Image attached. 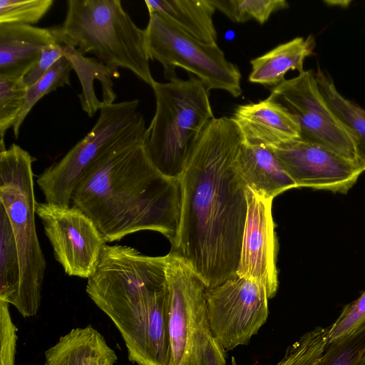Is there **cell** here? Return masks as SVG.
Returning <instances> with one entry per match:
<instances>
[{"label":"cell","mask_w":365,"mask_h":365,"mask_svg":"<svg viewBox=\"0 0 365 365\" xmlns=\"http://www.w3.org/2000/svg\"><path fill=\"white\" fill-rule=\"evenodd\" d=\"M365 347V329L349 338L329 343L317 365H356Z\"/></svg>","instance_id":"cell-30"},{"label":"cell","mask_w":365,"mask_h":365,"mask_svg":"<svg viewBox=\"0 0 365 365\" xmlns=\"http://www.w3.org/2000/svg\"><path fill=\"white\" fill-rule=\"evenodd\" d=\"M138 100L104 105L97 122L61 159L38 176L37 184L46 202L71 205L74 189L86 168L101 156L146 136Z\"/></svg>","instance_id":"cell-7"},{"label":"cell","mask_w":365,"mask_h":365,"mask_svg":"<svg viewBox=\"0 0 365 365\" xmlns=\"http://www.w3.org/2000/svg\"><path fill=\"white\" fill-rule=\"evenodd\" d=\"M166 256L169 365H198L200 346L207 325V288L180 256L173 252Z\"/></svg>","instance_id":"cell-9"},{"label":"cell","mask_w":365,"mask_h":365,"mask_svg":"<svg viewBox=\"0 0 365 365\" xmlns=\"http://www.w3.org/2000/svg\"><path fill=\"white\" fill-rule=\"evenodd\" d=\"M150 16L145 29V43L150 60L163 66L166 79L177 78L180 67L199 78L210 91L220 89L239 97L241 73L228 61L217 43L200 41L166 16L155 13Z\"/></svg>","instance_id":"cell-8"},{"label":"cell","mask_w":365,"mask_h":365,"mask_svg":"<svg viewBox=\"0 0 365 365\" xmlns=\"http://www.w3.org/2000/svg\"><path fill=\"white\" fill-rule=\"evenodd\" d=\"M242 143L232 118H213L179 178L180 222L170 252L207 289L237 275L247 211V186L237 170Z\"/></svg>","instance_id":"cell-1"},{"label":"cell","mask_w":365,"mask_h":365,"mask_svg":"<svg viewBox=\"0 0 365 365\" xmlns=\"http://www.w3.org/2000/svg\"><path fill=\"white\" fill-rule=\"evenodd\" d=\"M356 365H365V347L363 349Z\"/></svg>","instance_id":"cell-34"},{"label":"cell","mask_w":365,"mask_h":365,"mask_svg":"<svg viewBox=\"0 0 365 365\" xmlns=\"http://www.w3.org/2000/svg\"><path fill=\"white\" fill-rule=\"evenodd\" d=\"M63 53L81 83L82 93L78 97L83 110L89 117L104 105L114 103L116 94L112 78H119L118 68L94 58L85 57L71 46L63 45Z\"/></svg>","instance_id":"cell-19"},{"label":"cell","mask_w":365,"mask_h":365,"mask_svg":"<svg viewBox=\"0 0 365 365\" xmlns=\"http://www.w3.org/2000/svg\"><path fill=\"white\" fill-rule=\"evenodd\" d=\"M365 329V291L346 304L336 321L329 327V343L349 338Z\"/></svg>","instance_id":"cell-29"},{"label":"cell","mask_w":365,"mask_h":365,"mask_svg":"<svg viewBox=\"0 0 365 365\" xmlns=\"http://www.w3.org/2000/svg\"><path fill=\"white\" fill-rule=\"evenodd\" d=\"M237 170L247 187L272 200L297 187L272 150L244 143L237 158Z\"/></svg>","instance_id":"cell-17"},{"label":"cell","mask_w":365,"mask_h":365,"mask_svg":"<svg viewBox=\"0 0 365 365\" xmlns=\"http://www.w3.org/2000/svg\"><path fill=\"white\" fill-rule=\"evenodd\" d=\"M34 160L28 151L14 143L0 152V205L11 225L21 269L14 307L25 318L36 315L39 309L46 267L36 228Z\"/></svg>","instance_id":"cell-6"},{"label":"cell","mask_w":365,"mask_h":365,"mask_svg":"<svg viewBox=\"0 0 365 365\" xmlns=\"http://www.w3.org/2000/svg\"><path fill=\"white\" fill-rule=\"evenodd\" d=\"M314 41L312 36L307 38L297 37L282 43L266 53L250 61L252 71L248 80L273 88L286 79L289 70H304L305 58L313 53Z\"/></svg>","instance_id":"cell-20"},{"label":"cell","mask_w":365,"mask_h":365,"mask_svg":"<svg viewBox=\"0 0 365 365\" xmlns=\"http://www.w3.org/2000/svg\"><path fill=\"white\" fill-rule=\"evenodd\" d=\"M27 88L23 78H7L0 76V152L5 150L4 135L14 127L25 102Z\"/></svg>","instance_id":"cell-27"},{"label":"cell","mask_w":365,"mask_h":365,"mask_svg":"<svg viewBox=\"0 0 365 365\" xmlns=\"http://www.w3.org/2000/svg\"><path fill=\"white\" fill-rule=\"evenodd\" d=\"M247 211L237 275L262 286L269 299L278 289V242L272 217V200L247 187Z\"/></svg>","instance_id":"cell-14"},{"label":"cell","mask_w":365,"mask_h":365,"mask_svg":"<svg viewBox=\"0 0 365 365\" xmlns=\"http://www.w3.org/2000/svg\"><path fill=\"white\" fill-rule=\"evenodd\" d=\"M210 331L225 351L248 344L268 317V297L257 282L236 275L206 289Z\"/></svg>","instance_id":"cell-11"},{"label":"cell","mask_w":365,"mask_h":365,"mask_svg":"<svg viewBox=\"0 0 365 365\" xmlns=\"http://www.w3.org/2000/svg\"><path fill=\"white\" fill-rule=\"evenodd\" d=\"M149 15L159 14L205 43H217L212 16L216 8L211 0H146Z\"/></svg>","instance_id":"cell-21"},{"label":"cell","mask_w":365,"mask_h":365,"mask_svg":"<svg viewBox=\"0 0 365 365\" xmlns=\"http://www.w3.org/2000/svg\"><path fill=\"white\" fill-rule=\"evenodd\" d=\"M155 111L146 130L152 161L165 176L179 179L202 133L215 117L210 90L196 76L175 78L152 87Z\"/></svg>","instance_id":"cell-5"},{"label":"cell","mask_w":365,"mask_h":365,"mask_svg":"<svg viewBox=\"0 0 365 365\" xmlns=\"http://www.w3.org/2000/svg\"><path fill=\"white\" fill-rule=\"evenodd\" d=\"M146 136L110 151L83 171L71 206L94 222L112 242L143 230L160 232L175 243L180 215L179 179L163 175L149 155Z\"/></svg>","instance_id":"cell-2"},{"label":"cell","mask_w":365,"mask_h":365,"mask_svg":"<svg viewBox=\"0 0 365 365\" xmlns=\"http://www.w3.org/2000/svg\"><path fill=\"white\" fill-rule=\"evenodd\" d=\"M329 327H317L289 346L276 365H317L329 344Z\"/></svg>","instance_id":"cell-26"},{"label":"cell","mask_w":365,"mask_h":365,"mask_svg":"<svg viewBox=\"0 0 365 365\" xmlns=\"http://www.w3.org/2000/svg\"><path fill=\"white\" fill-rule=\"evenodd\" d=\"M269 96L294 117L299 125L301 140L361 163L351 134L324 99L312 70L284 81L272 88Z\"/></svg>","instance_id":"cell-10"},{"label":"cell","mask_w":365,"mask_h":365,"mask_svg":"<svg viewBox=\"0 0 365 365\" xmlns=\"http://www.w3.org/2000/svg\"><path fill=\"white\" fill-rule=\"evenodd\" d=\"M272 150L297 187L346 193L365 170L361 163L300 138Z\"/></svg>","instance_id":"cell-13"},{"label":"cell","mask_w":365,"mask_h":365,"mask_svg":"<svg viewBox=\"0 0 365 365\" xmlns=\"http://www.w3.org/2000/svg\"><path fill=\"white\" fill-rule=\"evenodd\" d=\"M56 43L58 42L51 28L17 24H0V76L24 78L43 50Z\"/></svg>","instance_id":"cell-16"},{"label":"cell","mask_w":365,"mask_h":365,"mask_svg":"<svg viewBox=\"0 0 365 365\" xmlns=\"http://www.w3.org/2000/svg\"><path fill=\"white\" fill-rule=\"evenodd\" d=\"M225 351L212 335L207 323L200 346L198 365H226Z\"/></svg>","instance_id":"cell-33"},{"label":"cell","mask_w":365,"mask_h":365,"mask_svg":"<svg viewBox=\"0 0 365 365\" xmlns=\"http://www.w3.org/2000/svg\"><path fill=\"white\" fill-rule=\"evenodd\" d=\"M9 305L0 300V365H15L18 329L12 321Z\"/></svg>","instance_id":"cell-31"},{"label":"cell","mask_w":365,"mask_h":365,"mask_svg":"<svg viewBox=\"0 0 365 365\" xmlns=\"http://www.w3.org/2000/svg\"><path fill=\"white\" fill-rule=\"evenodd\" d=\"M215 7L235 23L255 19L264 24L271 15L287 9L285 0H211Z\"/></svg>","instance_id":"cell-25"},{"label":"cell","mask_w":365,"mask_h":365,"mask_svg":"<svg viewBox=\"0 0 365 365\" xmlns=\"http://www.w3.org/2000/svg\"><path fill=\"white\" fill-rule=\"evenodd\" d=\"M36 214L65 273L87 279L91 277L106 244L91 219L71 205L47 202L37 203Z\"/></svg>","instance_id":"cell-12"},{"label":"cell","mask_w":365,"mask_h":365,"mask_svg":"<svg viewBox=\"0 0 365 365\" xmlns=\"http://www.w3.org/2000/svg\"><path fill=\"white\" fill-rule=\"evenodd\" d=\"M63 56V45L60 43L45 48L36 63L23 78V82L26 88L40 79Z\"/></svg>","instance_id":"cell-32"},{"label":"cell","mask_w":365,"mask_h":365,"mask_svg":"<svg viewBox=\"0 0 365 365\" xmlns=\"http://www.w3.org/2000/svg\"><path fill=\"white\" fill-rule=\"evenodd\" d=\"M244 143L270 150L300 138L299 125L289 110L268 96L257 103L238 106L232 117Z\"/></svg>","instance_id":"cell-15"},{"label":"cell","mask_w":365,"mask_h":365,"mask_svg":"<svg viewBox=\"0 0 365 365\" xmlns=\"http://www.w3.org/2000/svg\"><path fill=\"white\" fill-rule=\"evenodd\" d=\"M53 0H0V24H37L48 12Z\"/></svg>","instance_id":"cell-28"},{"label":"cell","mask_w":365,"mask_h":365,"mask_svg":"<svg viewBox=\"0 0 365 365\" xmlns=\"http://www.w3.org/2000/svg\"><path fill=\"white\" fill-rule=\"evenodd\" d=\"M73 70L68 58H60L49 70L35 83L27 88L26 96L22 111L13 127L15 138H18L20 128L34 105L44 96L65 85H71L70 73Z\"/></svg>","instance_id":"cell-24"},{"label":"cell","mask_w":365,"mask_h":365,"mask_svg":"<svg viewBox=\"0 0 365 365\" xmlns=\"http://www.w3.org/2000/svg\"><path fill=\"white\" fill-rule=\"evenodd\" d=\"M58 43L91 53L100 61L130 71L153 87L145 29L119 0H68L63 22L51 28Z\"/></svg>","instance_id":"cell-4"},{"label":"cell","mask_w":365,"mask_h":365,"mask_svg":"<svg viewBox=\"0 0 365 365\" xmlns=\"http://www.w3.org/2000/svg\"><path fill=\"white\" fill-rule=\"evenodd\" d=\"M45 365H114L117 356L103 336L88 325L71 329L45 351Z\"/></svg>","instance_id":"cell-18"},{"label":"cell","mask_w":365,"mask_h":365,"mask_svg":"<svg viewBox=\"0 0 365 365\" xmlns=\"http://www.w3.org/2000/svg\"><path fill=\"white\" fill-rule=\"evenodd\" d=\"M19 252L8 215L0 205V300L15 307L19 293Z\"/></svg>","instance_id":"cell-23"},{"label":"cell","mask_w":365,"mask_h":365,"mask_svg":"<svg viewBox=\"0 0 365 365\" xmlns=\"http://www.w3.org/2000/svg\"><path fill=\"white\" fill-rule=\"evenodd\" d=\"M166 259L106 244L88 279V297L113 322L137 365L170 364Z\"/></svg>","instance_id":"cell-3"},{"label":"cell","mask_w":365,"mask_h":365,"mask_svg":"<svg viewBox=\"0 0 365 365\" xmlns=\"http://www.w3.org/2000/svg\"><path fill=\"white\" fill-rule=\"evenodd\" d=\"M315 76L327 103L351 134L359 160L365 167V109L342 96L330 76L320 68L317 69Z\"/></svg>","instance_id":"cell-22"}]
</instances>
